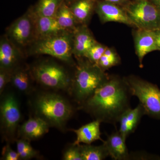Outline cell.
Listing matches in <instances>:
<instances>
[{
	"instance_id": "cell-27",
	"label": "cell",
	"mask_w": 160,
	"mask_h": 160,
	"mask_svg": "<svg viewBox=\"0 0 160 160\" xmlns=\"http://www.w3.org/2000/svg\"><path fill=\"white\" fill-rule=\"evenodd\" d=\"M63 160H83L79 145H75L73 144L66 148L63 153Z\"/></svg>"
},
{
	"instance_id": "cell-34",
	"label": "cell",
	"mask_w": 160,
	"mask_h": 160,
	"mask_svg": "<svg viewBox=\"0 0 160 160\" xmlns=\"http://www.w3.org/2000/svg\"><path fill=\"white\" fill-rule=\"evenodd\" d=\"M131 1H146V0H131ZM146 1H150V0H146Z\"/></svg>"
},
{
	"instance_id": "cell-23",
	"label": "cell",
	"mask_w": 160,
	"mask_h": 160,
	"mask_svg": "<svg viewBox=\"0 0 160 160\" xmlns=\"http://www.w3.org/2000/svg\"><path fill=\"white\" fill-rule=\"evenodd\" d=\"M79 146L83 160H102L109 156L104 143L99 146L85 144Z\"/></svg>"
},
{
	"instance_id": "cell-26",
	"label": "cell",
	"mask_w": 160,
	"mask_h": 160,
	"mask_svg": "<svg viewBox=\"0 0 160 160\" xmlns=\"http://www.w3.org/2000/svg\"><path fill=\"white\" fill-rule=\"evenodd\" d=\"M107 48V46L97 42L87 51L84 58L97 65Z\"/></svg>"
},
{
	"instance_id": "cell-20",
	"label": "cell",
	"mask_w": 160,
	"mask_h": 160,
	"mask_svg": "<svg viewBox=\"0 0 160 160\" xmlns=\"http://www.w3.org/2000/svg\"><path fill=\"white\" fill-rule=\"evenodd\" d=\"M32 78L31 70L19 65L12 72L11 82L19 91L27 92L31 89Z\"/></svg>"
},
{
	"instance_id": "cell-8",
	"label": "cell",
	"mask_w": 160,
	"mask_h": 160,
	"mask_svg": "<svg viewBox=\"0 0 160 160\" xmlns=\"http://www.w3.org/2000/svg\"><path fill=\"white\" fill-rule=\"evenodd\" d=\"M6 35L20 49L34 42V15L31 7L6 29Z\"/></svg>"
},
{
	"instance_id": "cell-13",
	"label": "cell",
	"mask_w": 160,
	"mask_h": 160,
	"mask_svg": "<svg viewBox=\"0 0 160 160\" xmlns=\"http://www.w3.org/2000/svg\"><path fill=\"white\" fill-rule=\"evenodd\" d=\"M73 32L72 53L77 58H84L87 51L97 41L87 25H79Z\"/></svg>"
},
{
	"instance_id": "cell-16",
	"label": "cell",
	"mask_w": 160,
	"mask_h": 160,
	"mask_svg": "<svg viewBox=\"0 0 160 160\" xmlns=\"http://www.w3.org/2000/svg\"><path fill=\"white\" fill-rule=\"evenodd\" d=\"M126 140L119 131L112 132L103 142L109 156L115 160H128L130 155L126 145Z\"/></svg>"
},
{
	"instance_id": "cell-5",
	"label": "cell",
	"mask_w": 160,
	"mask_h": 160,
	"mask_svg": "<svg viewBox=\"0 0 160 160\" xmlns=\"http://www.w3.org/2000/svg\"><path fill=\"white\" fill-rule=\"evenodd\" d=\"M123 78L131 95L138 98L145 115L160 118V89L158 86L134 75Z\"/></svg>"
},
{
	"instance_id": "cell-3",
	"label": "cell",
	"mask_w": 160,
	"mask_h": 160,
	"mask_svg": "<svg viewBox=\"0 0 160 160\" xmlns=\"http://www.w3.org/2000/svg\"><path fill=\"white\" fill-rule=\"evenodd\" d=\"M33 108L36 116L42 119L50 126L62 129L73 113L68 101L60 95L46 92L35 100Z\"/></svg>"
},
{
	"instance_id": "cell-7",
	"label": "cell",
	"mask_w": 160,
	"mask_h": 160,
	"mask_svg": "<svg viewBox=\"0 0 160 160\" xmlns=\"http://www.w3.org/2000/svg\"><path fill=\"white\" fill-rule=\"evenodd\" d=\"M135 28L155 30L160 28V9L150 1H131L123 7Z\"/></svg>"
},
{
	"instance_id": "cell-6",
	"label": "cell",
	"mask_w": 160,
	"mask_h": 160,
	"mask_svg": "<svg viewBox=\"0 0 160 160\" xmlns=\"http://www.w3.org/2000/svg\"><path fill=\"white\" fill-rule=\"evenodd\" d=\"M32 77L42 86L54 89H67L71 87L72 78L65 68L52 61L36 64L31 70Z\"/></svg>"
},
{
	"instance_id": "cell-17",
	"label": "cell",
	"mask_w": 160,
	"mask_h": 160,
	"mask_svg": "<svg viewBox=\"0 0 160 160\" xmlns=\"http://www.w3.org/2000/svg\"><path fill=\"white\" fill-rule=\"evenodd\" d=\"M34 15L35 40L57 34L65 30L61 27L55 18L38 17L34 14Z\"/></svg>"
},
{
	"instance_id": "cell-12",
	"label": "cell",
	"mask_w": 160,
	"mask_h": 160,
	"mask_svg": "<svg viewBox=\"0 0 160 160\" xmlns=\"http://www.w3.org/2000/svg\"><path fill=\"white\" fill-rule=\"evenodd\" d=\"M22 58L21 49L6 35L2 36L0 41V68L12 71L19 66Z\"/></svg>"
},
{
	"instance_id": "cell-30",
	"label": "cell",
	"mask_w": 160,
	"mask_h": 160,
	"mask_svg": "<svg viewBox=\"0 0 160 160\" xmlns=\"http://www.w3.org/2000/svg\"><path fill=\"white\" fill-rule=\"evenodd\" d=\"M105 1L124 7L129 4L131 0H105Z\"/></svg>"
},
{
	"instance_id": "cell-28",
	"label": "cell",
	"mask_w": 160,
	"mask_h": 160,
	"mask_svg": "<svg viewBox=\"0 0 160 160\" xmlns=\"http://www.w3.org/2000/svg\"><path fill=\"white\" fill-rule=\"evenodd\" d=\"M12 72L7 69L0 68V94L2 93L6 85L11 82Z\"/></svg>"
},
{
	"instance_id": "cell-19",
	"label": "cell",
	"mask_w": 160,
	"mask_h": 160,
	"mask_svg": "<svg viewBox=\"0 0 160 160\" xmlns=\"http://www.w3.org/2000/svg\"><path fill=\"white\" fill-rule=\"evenodd\" d=\"M97 0H75L69 6L80 25H88L95 12Z\"/></svg>"
},
{
	"instance_id": "cell-4",
	"label": "cell",
	"mask_w": 160,
	"mask_h": 160,
	"mask_svg": "<svg viewBox=\"0 0 160 160\" xmlns=\"http://www.w3.org/2000/svg\"><path fill=\"white\" fill-rule=\"evenodd\" d=\"M73 32L64 30L57 34L35 40L30 45V55H48L73 65Z\"/></svg>"
},
{
	"instance_id": "cell-10",
	"label": "cell",
	"mask_w": 160,
	"mask_h": 160,
	"mask_svg": "<svg viewBox=\"0 0 160 160\" xmlns=\"http://www.w3.org/2000/svg\"><path fill=\"white\" fill-rule=\"evenodd\" d=\"M95 12L102 23L116 22L135 28L124 8L116 4L105 0H97Z\"/></svg>"
},
{
	"instance_id": "cell-24",
	"label": "cell",
	"mask_w": 160,
	"mask_h": 160,
	"mask_svg": "<svg viewBox=\"0 0 160 160\" xmlns=\"http://www.w3.org/2000/svg\"><path fill=\"white\" fill-rule=\"evenodd\" d=\"M119 56L113 48L107 47L97 65L104 71L108 70L113 66L120 64Z\"/></svg>"
},
{
	"instance_id": "cell-33",
	"label": "cell",
	"mask_w": 160,
	"mask_h": 160,
	"mask_svg": "<svg viewBox=\"0 0 160 160\" xmlns=\"http://www.w3.org/2000/svg\"><path fill=\"white\" fill-rule=\"evenodd\" d=\"M65 1V2L67 4V5H69L70 3L73 2V1H74L75 0H64Z\"/></svg>"
},
{
	"instance_id": "cell-31",
	"label": "cell",
	"mask_w": 160,
	"mask_h": 160,
	"mask_svg": "<svg viewBox=\"0 0 160 160\" xmlns=\"http://www.w3.org/2000/svg\"><path fill=\"white\" fill-rule=\"evenodd\" d=\"M156 36L157 43L160 51V28L155 30Z\"/></svg>"
},
{
	"instance_id": "cell-1",
	"label": "cell",
	"mask_w": 160,
	"mask_h": 160,
	"mask_svg": "<svg viewBox=\"0 0 160 160\" xmlns=\"http://www.w3.org/2000/svg\"><path fill=\"white\" fill-rule=\"evenodd\" d=\"M131 96L123 78L109 75L108 80L79 108L101 122L115 125L121 115L130 108Z\"/></svg>"
},
{
	"instance_id": "cell-14",
	"label": "cell",
	"mask_w": 160,
	"mask_h": 160,
	"mask_svg": "<svg viewBox=\"0 0 160 160\" xmlns=\"http://www.w3.org/2000/svg\"><path fill=\"white\" fill-rule=\"evenodd\" d=\"M145 115L144 109L140 103L134 109L129 108L121 115L118 121L120 123L118 131L125 140L134 132L142 117Z\"/></svg>"
},
{
	"instance_id": "cell-2",
	"label": "cell",
	"mask_w": 160,
	"mask_h": 160,
	"mask_svg": "<svg viewBox=\"0 0 160 160\" xmlns=\"http://www.w3.org/2000/svg\"><path fill=\"white\" fill-rule=\"evenodd\" d=\"M83 58H78L70 88L73 97L80 106L108 80L109 76L98 65Z\"/></svg>"
},
{
	"instance_id": "cell-11",
	"label": "cell",
	"mask_w": 160,
	"mask_h": 160,
	"mask_svg": "<svg viewBox=\"0 0 160 160\" xmlns=\"http://www.w3.org/2000/svg\"><path fill=\"white\" fill-rule=\"evenodd\" d=\"M132 34L136 53L142 66L143 58L146 55L152 51H160L157 43L155 31L137 28L133 30Z\"/></svg>"
},
{
	"instance_id": "cell-32",
	"label": "cell",
	"mask_w": 160,
	"mask_h": 160,
	"mask_svg": "<svg viewBox=\"0 0 160 160\" xmlns=\"http://www.w3.org/2000/svg\"><path fill=\"white\" fill-rule=\"evenodd\" d=\"M150 1L155 4L160 9V0H150Z\"/></svg>"
},
{
	"instance_id": "cell-21",
	"label": "cell",
	"mask_w": 160,
	"mask_h": 160,
	"mask_svg": "<svg viewBox=\"0 0 160 160\" xmlns=\"http://www.w3.org/2000/svg\"><path fill=\"white\" fill-rule=\"evenodd\" d=\"M55 18L61 27L67 31L73 32L80 25L65 1L58 9Z\"/></svg>"
},
{
	"instance_id": "cell-22",
	"label": "cell",
	"mask_w": 160,
	"mask_h": 160,
	"mask_svg": "<svg viewBox=\"0 0 160 160\" xmlns=\"http://www.w3.org/2000/svg\"><path fill=\"white\" fill-rule=\"evenodd\" d=\"M64 0H38L32 7L33 13L37 16L55 18L58 9Z\"/></svg>"
},
{
	"instance_id": "cell-9",
	"label": "cell",
	"mask_w": 160,
	"mask_h": 160,
	"mask_svg": "<svg viewBox=\"0 0 160 160\" xmlns=\"http://www.w3.org/2000/svg\"><path fill=\"white\" fill-rule=\"evenodd\" d=\"M1 131L8 141H13L21 120L19 106L12 93H7L2 98L0 104Z\"/></svg>"
},
{
	"instance_id": "cell-29",
	"label": "cell",
	"mask_w": 160,
	"mask_h": 160,
	"mask_svg": "<svg viewBox=\"0 0 160 160\" xmlns=\"http://www.w3.org/2000/svg\"><path fill=\"white\" fill-rule=\"evenodd\" d=\"M2 159L5 160H18L20 159L17 152L12 149L9 144L3 147L2 151Z\"/></svg>"
},
{
	"instance_id": "cell-15",
	"label": "cell",
	"mask_w": 160,
	"mask_h": 160,
	"mask_svg": "<svg viewBox=\"0 0 160 160\" xmlns=\"http://www.w3.org/2000/svg\"><path fill=\"white\" fill-rule=\"evenodd\" d=\"M50 126L46 121L35 116L31 118L23 124L18 130L20 138L29 141L37 140L49 131Z\"/></svg>"
},
{
	"instance_id": "cell-18",
	"label": "cell",
	"mask_w": 160,
	"mask_h": 160,
	"mask_svg": "<svg viewBox=\"0 0 160 160\" xmlns=\"http://www.w3.org/2000/svg\"><path fill=\"white\" fill-rule=\"evenodd\" d=\"M101 122L95 120L93 122L84 125L77 129H72L77 135V139L73 144L79 145L81 143L91 144L93 142L101 140L104 142L101 138L100 126Z\"/></svg>"
},
{
	"instance_id": "cell-25",
	"label": "cell",
	"mask_w": 160,
	"mask_h": 160,
	"mask_svg": "<svg viewBox=\"0 0 160 160\" xmlns=\"http://www.w3.org/2000/svg\"><path fill=\"white\" fill-rule=\"evenodd\" d=\"M17 149L20 159L26 160L36 157L38 152L30 145V141L20 138L17 141Z\"/></svg>"
}]
</instances>
